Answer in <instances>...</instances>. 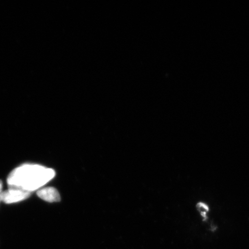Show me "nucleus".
Segmentation results:
<instances>
[{
	"instance_id": "f257e3e1",
	"label": "nucleus",
	"mask_w": 249,
	"mask_h": 249,
	"mask_svg": "<svg viewBox=\"0 0 249 249\" xmlns=\"http://www.w3.org/2000/svg\"><path fill=\"white\" fill-rule=\"evenodd\" d=\"M55 171L38 165H24L14 170L9 176V189L31 192L38 189L53 178Z\"/></svg>"
},
{
	"instance_id": "f03ea898",
	"label": "nucleus",
	"mask_w": 249,
	"mask_h": 249,
	"mask_svg": "<svg viewBox=\"0 0 249 249\" xmlns=\"http://www.w3.org/2000/svg\"><path fill=\"white\" fill-rule=\"evenodd\" d=\"M30 195L31 193L29 192L9 188L7 191L2 192L0 196V200L6 204H12L26 200L30 197Z\"/></svg>"
},
{
	"instance_id": "7ed1b4c3",
	"label": "nucleus",
	"mask_w": 249,
	"mask_h": 249,
	"mask_svg": "<svg viewBox=\"0 0 249 249\" xmlns=\"http://www.w3.org/2000/svg\"><path fill=\"white\" fill-rule=\"evenodd\" d=\"M194 210L202 223H207L210 220L212 207L209 202L198 200L194 204Z\"/></svg>"
},
{
	"instance_id": "20e7f679",
	"label": "nucleus",
	"mask_w": 249,
	"mask_h": 249,
	"mask_svg": "<svg viewBox=\"0 0 249 249\" xmlns=\"http://www.w3.org/2000/svg\"><path fill=\"white\" fill-rule=\"evenodd\" d=\"M37 195L39 198L47 202H59L61 200L60 194L57 189L53 187L39 189L37 192Z\"/></svg>"
},
{
	"instance_id": "39448f33",
	"label": "nucleus",
	"mask_w": 249,
	"mask_h": 249,
	"mask_svg": "<svg viewBox=\"0 0 249 249\" xmlns=\"http://www.w3.org/2000/svg\"><path fill=\"white\" fill-rule=\"evenodd\" d=\"M2 192V182L1 180H0V196H1ZM0 202H1V200H0Z\"/></svg>"
}]
</instances>
